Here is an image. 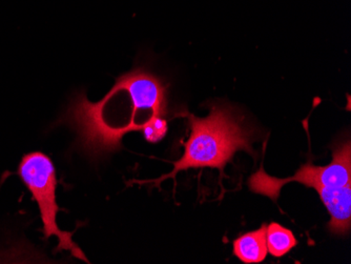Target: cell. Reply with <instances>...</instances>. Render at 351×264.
Returning <instances> with one entry per match:
<instances>
[{
    "label": "cell",
    "instance_id": "cell-1",
    "mask_svg": "<svg viewBox=\"0 0 351 264\" xmlns=\"http://www.w3.org/2000/svg\"><path fill=\"white\" fill-rule=\"evenodd\" d=\"M169 86L145 68H136L116 78L110 92L90 102L76 93L56 124H66L77 135V147L92 160L122 149L130 132H141L156 117L169 115Z\"/></svg>",
    "mask_w": 351,
    "mask_h": 264
},
{
    "label": "cell",
    "instance_id": "cell-2",
    "mask_svg": "<svg viewBox=\"0 0 351 264\" xmlns=\"http://www.w3.org/2000/svg\"><path fill=\"white\" fill-rule=\"evenodd\" d=\"M186 116L191 135L184 143V154L173 163V169L169 174L154 180L134 181L136 183H152L159 187L167 179H173L182 171L189 169L212 167L224 175V167L232 160L234 154L244 151L256 158L257 154L252 149L254 131L245 125V118L237 108L228 104H213L210 114L204 118L197 117L183 110ZM176 181V180H175Z\"/></svg>",
    "mask_w": 351,
    "mask_h": 264
},
{
    "label": "cell",
    "instance_id": "cell-3",
    "mask_svg": "<svg viewBox=\"0 0 351 264\" xmlns=\"http://www.w3.org/2000/svg\"><path fill=\"white\" fill-rule=\"evenodd\" d=\"M17 174L31 193L36 202L43 221V232L45 239L56 237L57 251H68L77 259L90 263L82 248L73 241L74 232L61 230L57 224L59 206L56 201L58 184L56 169L50 157L43 152H31L21 158Z\"/></svg>",
    "mask_w": 351,
    "mask_h": 264
},
{
    "label": "cell",
    "instance_id": "cell-4",
    "mask_svg": "<svg viewBox=\"0 0 351 264\" xmlns=\"http://www.w3.org/2000/svg\"><path fill=\"white\" fill-rule=\"evenodd\" d=\"M291 182L301 183L306 188H340L351 182L350 141L338 143L332 149V160L328 165L317 167L311 161L302 165L295 174L287 178L270 176L261 165L257 172L248 179L252 192L268 197L277 202L282 188Z\"/></svg>",
    "mask_w": 351,
    "mask_h": 264
},
{
    "label": "cell",
    "instance_id": "cell-5",
    "mask_svg": "<svg viewBox=\"0 0 351 264\" xmlns=\"http://www.w3.org/2000/svg\"><path fill=\"white\" fill-rule=\"evenodd\" d=\"M330 215L327 228L332 234L346 236L351 228V182L340 188L315 189Z\"/></svg>",
    "mask_w": 351,
    "mask_h": 264
},
{
    "label": "cell",
    "instance_id": "cell-6",
    "mask_svg": "<svg viewBox=\"0 0 351 264\" xmlns=\"http://www.w3.org/2000/svg\"><path fill=\"white\" fill-rule=\"evenodd\" d=\"M232 253L240 261L246 264L261 263L267 257L266 226L257 230L246 232L234 241Z\"/></svg>",
    "mask_w": 351,
    "mask_h": 264
},
{
    "label": "cell",
    "instance_id": "cell-7",
    "mask_svg": "<svg viewBox=\"0 0 351 264\" xmlns=\"http://www.w3.org/2000/svg\"><path fill=\"white\" fill-rule=\"evenodd\" d=\"M266 244L270 255L281 258L289 254L298 244L295 234L277 222L266 226Z\"/></svg>",
    "mask_w": 351,
    "mask_h": 264
},
{
    "label": "cell",
    "instance_id": "cell-8",
    "mask_svg": "<svg viewBox=\"0 0 351 264\" xmlns=\"http://www.w3.org/2000/svg\"><path fill=\"white\" fill-rule=\"evenodd\" d=\"M169 131V122L165 117H156L147 123L141 133L145 141L149 143H157L162 141Z\"/></svg>",
    "mask_w": 351,
    "mask_h": 264
}]
</instances>
